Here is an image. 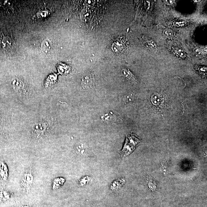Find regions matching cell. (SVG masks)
<instances>
[{"mask_svg": "<svg viewBox=\"0 0 207 207\" xmlns=\"http://www.w3.org/2000/svg\"><path fill=\"white\" fill-rule=\"evenodd\" d=\"M141 140L135 134H129L126 137L125 144L121 151L122 157H125L131 154L140 144Z\"/></svg>", "mask_w": 207, "mask_h": 207, "instance_id": "cell-1", "label": "cell"}, {"mask_svg": "<svg viewBox=\"0 0 207 207\" xmlns=\"http://www.w3.org/2000/svg\"><path fill=\"white\" fill-rule=\"evenodd\" d=\"M34 177L29 172H26L23 175L22 180V185L26 192H29L34 182Z\"/></svg>", "mask_w": 207, "mask_h": 207, "instance_id": "cell-2", "label": "cell"}, {"mask_svg": "<svg viewBox=\"0 0 207 207\" xmlns=\"http://www.w3.org/2000/svg\"><path fill=\"white\" fill-rule=\"evenodd\" d=\"M14 89L18 94L25 95L27 93L24 84L19 79H15L12 82Z\"/></svg>", "mask_w": 207, "mask_h": 207, "instance_id": "cell-3", "label": "cell"}, {"mask_svg": "<svg viewBox=\"0 0 207 207\" xmlns=\"http://www.w3.org/2000/svg\"><path fill=\"white\" fill-rule=\"evenodd\" d=\"M81 84L84 89H89L93 85V78L91 74L86 73L82 77Z\"/></svg>", "mask_w": 207, "mask_h": 207, "instance_id": "cell-4", "label": "cell"}, {"mask_svg": "<svg viewBox=\"0 0 207 207\" xmlns=\"http://www.w3.org/2000/svg\"><path fill=\"white\" fill-rule=\"evenodd\" d=\"M52 47L51 41L49 39H45L43 40L41 45V50L44 53H48L51 50Z\"/></svg>", "mask_w": 207, "mask_h": 207, "instance_id": "cell-5", "label": "cell"}, {"mask_svg": "<svg viewBox=\"0 0 207 207\" xmlns=\"http://www.w3.org/2000/svg\"><path fill=\"white\" fill-rule=\"evenodd\" d=\"M76 151L80 155H85L87 151V147L83 143H79L75 147Z\"/></svg>", "mask_w": 207, "mask_h": 207, "instance_id": "cell-6", "label": "cell"}, {"mask_svg": "<svg viewBox=\"0 0 207 207\" xmlns=\"http://www.w3.org/2000/svg\"><path fill=\"white\" fill-rule=\"evenodd\" d=\"M2 47L5 49H8L12 45V41L10 37H5L3 38L1 42Z\"/></svg>", "mask_w": 207, "mask_h": 207, "instance_id": "cell-7", "label": "cell"}, {"mask_svg": "<svg viewBox=\"0 0 207 207\" xmlns=\"http://www.w3.org/2000/svg\"><path fill=\"white\" fill-rule=\"evenodd\" d=\"M101 119L104 122H110L113 121L114 119V116L113 114L107 113L102 115L101 116Z\"/></svg>", "mask_w": 207, "mask_h": 207, "instance_id": "cell-8", "label": "cell"}, {"mask_svg": "<svg viewBox=\"0 0 207 207\" xmlns=\"http://www.w3.org/2000/svg\"><path fill=\"white\" fill-rule=\"evenodd\" d=\"M122 74L125 77H126L127 79H129V80H135V79L133 78V76L132 73L129 71H128L126 69H124L122 71Z\"/></svg>", "mask_w": 207, "mask_h": 207, "instance_id": "cell-9", "label": "cell"}, {"mask_svg": "<svg viewBox=\"0 0 207 207\" xmlns=\"http://www.w3.org/2000/svg\"><path fill=\"white\" fill-rule=\"evenodd\" d=\"M48 12L47 11H41L38 12L37 14V16L38 18H43V17H46L48 15Z\"/></svg>", "mask_w": 207, "mask_h": 207, "instance_id": "cell-10", "label": "cell"}, {"mask_svg": "<svg viewBox=\"0 0 207 207\" xmlns=\"http://www.w3.org/2000/svg\"><path fill=\"white\" fill-rule=\"evenodd\" d=\"M147 43L148 44V45L150 47L153 48H156V46L155 42L151 40H147Z\"/></svg>", "mask_w": 207, "mask_h": 207, "instance_id": "cell-11", "label": "cell"}, {"mask_svg": "<svg viewBox=\"0 0 207 207\" xmlns=\"http://www.w3.org/2000/svg\"><path fill=\"white\" fill-rule=\"evenodd\" d=\"M157 98L158 97H157V96H156H156H154V97H152V99H151V100H156V99H157ZM157 101H156V102L155 105H158V104H159V103H160V102H161L160 99H157Z\"/></svg>", "mask_w": 207, "mask_h": 207, "instance_id": "cell-12", "label": "cell"}, {"mask_svg": "<svg viewBox=\"0 0 207 207\" xmlns=\"http://www.w3.org/2000/svg\"><path fill=\"white\" fill-rule=\"evenodd\" d=\"M165 35H166L167 36H172L173 35V33L172 31H168V30H166L165 31Z\"/></svg>", "mask_w": 207, "mask_h": 207, "instance_id": "cell-13", "label": "cell"}, {"mask_svg": "<svg viewBox=\"0 0 207 207\" xmlns=\"http://www.w3.org/2000/svg\"><path fill=\"white\" fill-rule=\"evenodd\" d=\"M164 1L167 4L170 5L173 4L174 2L175 1Z\"/></svg>", "mask_w": 207, "mask_h": 207, "instance_id": "cell-14", "label": "cell"}]
</instances>
